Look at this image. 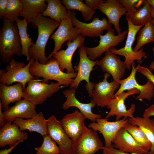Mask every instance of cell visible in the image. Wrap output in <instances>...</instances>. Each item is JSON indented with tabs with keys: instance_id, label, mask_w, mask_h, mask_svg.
Instances as JSON below:
<instances>
[{
	"instance_id": "obj_1",
	"label": "cell",
	"mask_w": 154,
	"mask_h": 154,
	"mask_svg": "<svg viewBox=\"0 0 154 154\" xmlns=\"http://www.w3.org/2000/svg\"><path fill=\"white\" fill-rule=\"evenodd\" d=\"M38 29V36L35 43L29 48L30 59L45 64L49 61L45 55V50L48 41L54 31L59 26L60 23L43 16L39 17L31 23Z\"/></svg>"
},
{
	"instance_id": "obj_2",
	"label": "cell",
	"mask_w": 154,
	"mask_h": 154,
	"mask_svg": "<svg viewBox=\"0 0 154 154\" xmlns=\"http://www.w3.org/2000/svg\"><path fill=\"white\" fill-rule=\"evenodd\" d=\"M3 19V27L0 30V58L9 63L14 55H23L18 28L15 21Z\"/></svg>"
},
{
	"instance_id": "obj_3",
	"label": "cell",
	"mask_w": 154,
	"mask_h": 154,
	"mask_svg": "<svg viewBox=\"0 0 154 154\" xmlns=\"http://www.w3.org/2000/svg\"><path fill=\"white\" fill-rule=\"evenodd\" d=\"M31 74L35 78H42V81L48 83L49 80H54L60 85L70 86L76 76L77 73H68L60 69L59 62L54 57L49 59L45 64L40 63L35 60L30 68Z\"/></svg>"
},
{
	"instance_id": "obj_4",
	"label": "cell",
	"mask_w": 154,
	"mask_h": 154,
	"mask_svg": "<svg viewBox=\"0 0 154 154\" xmlns=\"http://www.w3.org/2000/svg\"><path fill=\"white\" fill-rule=\"evenodd\" d=\"M35 61L31 59L25 65L24 62L13 58L5 69L0 70V83L9 86L15 82L19 83L24 89L28 82L35 78L30 71V66Z\"/></svg>"
},
{
	"instance_id": "obj_5",
	"label": "cell",
	"mask_w": 154,
	"mask_h": 154,
	"mask_svg": "<svg viewBox=\"0 0 154 154\" xmlns=\"http://www.w3.org/2000/svg\"><path fill=\"white\" fill-rule=\"evenodd\" d=\"M61 88L57 82H52L48 84L38 78H35L28 82L27 86L23 90V98L36 105L41 104Z\"/></svg>"
},
{
	"instance_id": "obj_6",
	"label": "cell",
	"mask_w": 154,
	"mask_h": 154,
	"mask_svg": "<svg viewBox=\"0 0 154 154\" xmlns=\"http://www.w3.org/2000/svg\"><path fill=\"white\" fill-rule=\"evenodd\" d=\"M128 25V34L125 45L123 47L119 49H116L115 47H112L109 49L111 52L116 55L124 56V62L127 69L130 70L132 64L134 61L137 60L141 62L143 58L147 57L146 52L142 48L137 51H135L132 48V45L135 39V36L140 29L144 25L136 26L133 25L127 18L125 17Z\"/></svg>"
},
{
	"instance_id": "obj_7",
	"label": "cell",
	"mask_w": 154,
	"mask_h": 154,
	"mask_svg": "<svg viewBox=\"0 0 154 154\" xmlns=\"http://www.w3.org/2000/svg\"><path fill=\"white\" fill-rule=\"evenodd\" d=\"M80 60L78 65L74 69L77 71V75L72 84L70 86V88H78L80 82L84 80L87 82L86 89L89 96L91 97L94 83L90 82V75L93 68L96 65V61H94L88 58L86 47L83 45L79 48Z\"/></svg>"
},
{
	"instance_id": "obj_8",
	"label": "cell",
	"mask_w": 154,
	"mask_h": 154,
	"mask_svg": "<svg viewBox=\"0 0 154 154\" xmlns=\"http://www.w3.org/2000/svg\"><path fill=\"white\" fill-rule=\"evenodd\" d=\"M131 68V73L129 76L119 81L120 87L115 94L113 98L116 97L125 90L135 88L140 92L139 95L137 97V100H140L143 99H146L148 101L151 100L154 97V84L148 80L146 83L143 85L139 84L135 78L137 66L135 67L134 62L132 64Z\"/></svg>"
},
{
	"instance_id": "obj_9",
	"label": "cell",
	"mask_w": 154,
	"mask_h": 154,
	"mask_svg": "<svg viewBox=\"0 0 154 154\" xmlns=\"http://www.w3.org/2000/svg\"><path fill=\"white\" fill-rule=\"evenodd\" d=\"M71 13L72 11L68 10L67 16L62 20L56 31L50 37L54 41L55 45L53 51L48 57L49 59L55 53L60 50L65 42H72L80 35L78 29L72 25Z\"/></svg>"
},
{
	"instance_id": "obj_10",
	"label": "cell",
	"mask_w": 154,
	"mask_h": 154,
	"mask_svg": "<svg viewBox=\"0 0 154 154\" xmlns=\"http://www.w3.org/2000/svg\"><path fill=\"white\" fill-rule=\"evenodd\" d=\"M104 146L96 131L86 127L73 143L70 154H95Z\"/></svg>"
},
{
	"instance_id": "obj_11",
	"label": "cell",
	"mask_w": 154,
	"mask_h": 154,
	"mask_svg": "<svg viewBox=\"0 0 154 154\" xmlns=\"http://www.w3.org/2000/svg\"><path fill=\"white\" fill-rule=\"evenodd\" d=\"M96 122H93L88 125L94 131H99L102 134L105 141V147H113L112 141L118 131L129 123L128 118H124L114 121H110L106 118H97Z\"/></svg>"
},
{
	"instance_id": "obj_12",
	"label": "cell",
	"mask_w": 154,
	"mask_h": 154,
	"mask_svg": "<svg viewBox=\"0 0 154 154\" xmlns=\"http://www.w3.org/2000/svg\"><path fill=\"white\" fill-rule=\"evenodd\" d=\"M139 93L138 90L134 88L128 90L126 92H123L116 97L112 98L107 105L106 107L110 109V111L105 118L108 119L111 116H115L116 121H118L122 117L125 118L133 117L135 105L132 104L130 108L127 110L125 101L129 96L139 94Z\"/></svg>"
},
{
	"instance_id": "obj_13",
	"label": "cell",
	"mask_w": 154,
	"mask_h": 154,
	"mask_svg": "<svg viewBox=\"0 0 154 154\" xmlns=\"http://www.w3.org/2000/svg\"><path fill=\"white\" fill-rule=\"evenodd\" d=\"M76 13L72 11L71 18L73 26L77 27L80 34L84 37H97L102 35L104 30L108 31L112 29V24L108 20L103 17L102 20L98 17L93 18L92 21L86 23L79 21L76 17Z\"/></svg>"
},
{
	"instance_id": "obj_14",
	"label": "cell",
	"mask_w": 154,
	"mask_h": 154,
	"mask_svg": "<svg viewBox=\"0 0 154 154\" xmlns=\"http://www.w3.org/2000/svg\"><path fill=\"white\" fill-rule=\"evenodd\" d=\"M47 135L58 145L60 154H70L73 143L63 128L60 121L52 115L46 119Z\"/></svg>"
},
{
	"instance_id": "obj_15",
	"label": "cell",
	"mask_w": 154,
	"mask_h": 154,
	"mask_svg": "<svg viewBox=\"0 0 154 154\" xmlns=\"http://www.w3.org/2000/svg\"><path fill=\"white\" fill-rule=\"evenodd\" d=\"M127 34L128 31L125 30L116 35L114 29H112L105 35H100L98 46L93 47H86L88 58L93 60L100 57L110 48L117 46L123 40Z\"/></svg>"
},
{
	"instance_id": "obj_16",
	"label": "cell",
	"mask_w": 154,
	"mask_h": 154,
	"mask_svg": "<svg viewBox=\"0 0 154 154\" xmlns=\"http://www.w3.org/2000/svg\"><path fill=\"white\" fill-rule=\"evenodd\" d=\"M110 76V74L105 73L103 81L94 84L91 101L98 106H106L109 102L113 98L116 90L120 87L119 82L114 81L108 82V79Z\"/></svg>"
},
{
	"instance_id": "obj_17",
	"label": "cell",
	"mask_w": 154,
	"mask_h": 154,
	"mask_svg": "<svg viewBox=\"0 0 154 154\" xmlns=\"http://www.w3.org/2000/svg\"><path fill=\"white\" fill-rule=\"evenodd\" d=\"M96 65L100 66L103 71L111 74L114 81L119 82L127 68L125 62L109 50L105 52L102 59L96 60Z\"/></svg>"
},
{
	"instance_id": "obj_18",
	"label": "cell",
	"mask_w": 154,
	"mask_h": 154,
	"mask_svg": "<svg viewBox=\"0 0 154 154\" xmlns=\"http://www.w3.org/2000/svg\"><path fill=\"white\" fill-rule=\"evenodd\" d=\"M86 118L78 110L65 116L60 121L65 132L73 143L80 136L86 127L84 124Z\"/></svg>"
},
{
	"instance_id": "obj_19",
	"label": "cell",
	"mask_w": 154,
	"mask_h": 154,
	"mask_svg": "<svg viewBox=\"0 0 154 154\" xmlns=\"http://www.w3.org/2000/svg\"><path fill=\"white\" fill-rule=\"evenodd\" d=\"M84 37L80 35L73 41H67V47L65 50H59L53 54L52 56L58 61L62 71L66 69L67 73L74 72L72 64V58L76 50L84 45Z\"/></svg>"
},
{
	"instance_id": "obj_20",
	"label": "cell",
	"mask_w": 154,
	"mask_h": 154,
	"mask_svg": "<svg viewBox=\"0 0 154 154\" xmlns=\"http://www.w3.org/2000/svg\"><path fill=\"white\" fill-rule=\"evenodd\" d=\"M113 147L125 153L144 154L149 153L138 144L124 127L117 132L112 141Z\"/></svg>"
},
{
	"instance_id": "obj_21",
	"label": "cell",
	"mask_w": 154,
	"mask_h": 154,
	"mask_svg": "<svg viewBox=\"0 0 154 154\" xmlns=\"http://www.w3.org/2000/svg\"><path fill=\"white\" fill-rule=\"evenodd\" d=\"M76 89L70 88L63 91V93L66 99L62 104V108L66 110L71 107H75L78 109L86 119H88L93 122L96 121L97 118H101L102 115L93 113L92 108L96 105L94 102L91 101L87 104L83 103L80 102L76 97Z\"/></svg>"
},
{
	"instance_id": "obj_22",
	"label": "cell",
	"mask_w": 154,
	"mask_h": 154,
	"mask_svg": "<svg viewBox=\"0 0 154 154\" xmlns=\"http://www.w3.org/2000/svg\"><path fill=\"white\" fill-rule=\"evenodd\" d=\"M98 9L107 17L108 21L114 25L118 34L121 33V30L119 25V21L127 11L119 0L104 1L99 4Z\"/></svg>"
},
{
	"instance_id": "obj_23",
	"label": "cell",
	"mask_w": 154,
	"mask_h": 154,
	"mask_svg": "<svg viewBox=\"0 0 154 154\" xmlns=\"http://www.w3.org/2000/svg\"><path fill=\"white\" fill-rule=\"evenodd\" d=\"M36 106L24 99L16 102L14 106L3 112L5 120L7 122L13 121L17 118L30 119L37 114Z\"/></svg>"
},
{
	"instance_id": "obj_24",
	"label": "cell",
	"mask_w": 154,
	"mask_h": 154,
	"mask_svg": "<svg viewBox=\"0 0 154 154\" xmlns=\"http://www.w3.org/2000/svg\"><path fill=\"white\" fill-rule=\"evenodd\" d=\"M11 122H7L0 129V147L8 145L10 147L19 141L23 142L28 138V134L24 131H21L19 127Z\"/></svg>"
},
{
	"instance_id": "obj_25",
	"label": "cell",
	"mask_w": 154,
	"mask_h": 154,
	"mask_svg": "<svg viewBox=\"0 0 154 154\" xmlns=\"http://www.w3.org/2000/svg\"><path fill=\"white\" fill-rule=\"evenodd\" d=\"M13 122L19 127L21 131L28 130L30 132L32 131L37 132L43 136L47 135L46 119H45L41 112L30 119H25L20 118H17Z\"/></svg>"
},
{
	"instance_id": "obj_26",
	"label": "cell",
	"mask_w": 154,
	"mask_h": 154,
	"mask_svg": "<svg viewBox=\"0 0 154 154\" xmlns=\"http://www.w3.org/2000/svg\"><path fill=\"white\" fill-rule=\"evenodd\" d=\"M23 90L22 85L19 83L10 86L0 83V101L2 109L6 111L10 108V104L21 100L23 97Z\"/></svg>"
},
{
	"instance_id": "obj_27",
	"label": "cell",
	"mask_w": 154,
	"mask_h": 154,
	"mask_svg": "<svg viewBox=\"0 0 154 154\" xmlns=\"http://www.w3.org/2000/svg\"><path fill=\"white\" fill-rule=\"evenodd\" d=\"M21 0L23 7L19 16L23 17L30 23L39 17L42 16L47 6L44 0Z\"/></svg>"
},
{
	"instance_id": "obj_28",
	"label": "cell",
	"mask_w": 154,
	"mask_h": 154,
	"mask_svg": "<svg viewBox=\"0 0 154 154\" xmlns=\"http://www.w3.org/2000/svg\"><path fill=\"white\" fill-rule=\"evenodd\" d=\"M129 123L139 127L144 132L151 143L149 154H154V119L140 117L129 118Z\"/></svg>"
},
{
	"instance_id": "obj_29",
	"label": "cell",
	"mask_w": 154,
	"mask_h": 154,
	"mask_svg": "<svg viewBox=\"0 0 154 154\" xmlns=\"http://www.w3.org/2000/svg\"><path fill=\"white\" fill-rule=\"evenodd\" d=\"M47 8L42 16H48L52 19L60 23L67 15V11L60 0H46Z\"/></svg>"
},
{
	"instance_id": "obj_30",
	"label": "cell",
	"mask_w": 154,
	"mask_h": 154,
	"mask_svg": "<svg viewBox=\"0 0 154 154\" xmlns=\"http://www.w3.org/2000/svg\"><path fill=\"white\" fill-rule=\"evenodd\" d=\"M15 21L18 28L23 55L26 57L27 61H29L30 60L29 49L34 43L33 42V40L27 34V29L29 23L25 18L21 20L17 17Z\"/></svg>"
},
{
	"instance_id": "obj_31",
	"label": "cell",
	"mask_w": 154,
	"mask_h": 154,
	"mask_svg": "<svg viewBox=\"0 0 154 154\" xmlns=\"http://www.w3.org/2000/svg\"><path fill=\"white\" fill-rule=\"evenodd\" d=\"M152 42H154V21L151 18L139 30L133 50L137 51L143 45Z\"/></svg>"
},
{
	"instance_id": "obj_32",
	"label": "cell",
	"mask_w": 154,
	"mask_h": 154,
	"mask_svg": "<svg viewBox=\"0 0 154 154\" xmlns=\"http://www.w3.org/2000/svg\"><path fill=\"white\" fill-rule=\"evenodd\" d=\"M61 3L68 10H77L82 13V16L86 21L93 18L96 13L89 7L82 0H62Z\"/></svg>"
},
{
	"instance_id": "obj_33",
	"label": "cell",
	"mask_w": 154,
	"mask_h": 154,
	"mask_svg": "<svg viewBox=\"0 0 154 154\" xmlns=\"http://www.w3.org/2000/svg\"><path fill=\"white\" fill-rule=\"evenodd\" d=\"M126 17L136 26L144 25L151 18L150 6L146 1L135 12L131 14L126 13Z\"/></svg>"
},
{
	"instance_id": "obj_34",
	"label": "cell",
	"mask_w": 154,
	"mask_h": 154,
	"mask_svg": "<svg viewBox=\"0 0 154 154\" xmlns=\"http://www.w3.org/2000/svg\"><path fill=\"white\" fill-rule=\"evenodd\" d=\"M124 128L138 144L149 152L151 148V143L139 127L129 123Z\"/></svg>"
},
{
	"instance_id": "obj_35",
	"label": "cell",
	"mask_w": 154,
	"mask_h": 154,
	"mask_svg": "<svg viewBox=\"0 0 154 154\" xmlns=\"http://www.w3.org/2000/svg\"><path fill=\"white\" fill-rule=\"evenodd\" d=\"M23 3L20 0H9L2 19L15 21L23 9Z\"/></svg>"
},
{
	"instance_id": "obj_36",
	"label": "cell",
	"mask_w": 154,
	"mask_h": 154,
	"mask_svg": "<svg viewBox=\"0 0 154 154\" xmlns=\"http://www.w3.org/2000/svg\"><path fill=\"white\" fill-rule=\"evenodd\" d=\"M43 137L42 145L35 149L37 151L35 154H60V148L56 143L48 135Z\"/></svg>"
},
{
	"instance_id": "obj_37",
	"label": "cell",
	"mask_w": 154,
	"mask_h": 154,
	"mask_svg": "<svg viewBox=\"0 0 154 154\" xmlns=\"http://www.w3.org/2000/svg\"><path fill=\"white\" fill-rule=\"evenodd\" d=\"M125 9L127 13H133L142 6L145 3V0H119Z\"/></svg>"
},
{
	"instance_id": "obj_38",
	"label": "cell",
	"mask_w": 154,
	"mask_h": 154,
	"mask_svg": "<svg viewBox=\"0 0 154 154\" xmlns=\"http://www.w3.org/2000/svg\"><path fill=\"white\" fill-rule=\"evenodd\" d=\"M152 71L149 68L141 66L140 64L137 66V72L145 76L148 80H150L154 85V75L152 72Z\"/></svg>"
},
{
	"instance_id": "obj_39",
	"label": "cell",
	"mask_w": 154,
	"mask_h": 154,
	"mask_svg": "<svg viewBox=\"0 0 154 154\" xmlns=\"http://www.w3.org/2000/svg\"><path fill=\"white\" fill-rule=\"evenodd\" d=\"M103 154H139L136 153H127L122 152L119 150L114 148L113 147L108 148L104 146L102 149ZM144 154H149V153Z\"/></svg>"
},
{
	"instance_id": "obj_40",
	"label": "cell",
	"mask_w": 154,
	"mask_h": 154,
	"mask_svg": "<svg viewBox=\"0 0 154 154\" xmlns=\"http://www.w3.org/2000/svg\"><path fill=\"white\" fill-rule=\"evenodd\" d=\"M104 1L103 0H86L85 4L92 10L95 11L98 9L99 4Z\"/></svg>"
},
{
	"instance_id": "obj_41",
	"label": "cell",
	"mask_w": 154,
	"mask_h": 154,
	"mask_svg": "<svg viewBox=\"0 0 154 154\" xmlns=\"http://www.w3.org/2000/svg\"><path fill=\"white\" fill-rule=\"evenodd\" d=\"M153 116H154V104L146 108L143 114V117H150Z\"/></svg>"
},
{
	"instance_id": "obj_42",
	"label": "cell",
	"mask_w": 154,
	"mask_h": 154,
	"mask_svg": "<svg viewBox=\"0 0 154 154\" xmlns=\"http://www.w3.org/2000/svg\"><path fill=\"white\" fill-rule=\"evenodd\" d=\"M9 0H0V19L2 18L7 7Z\"/></svg>"
},
{
	"instance_id": "obj_43",
	"label": "cell",
	"mask_w": 154,
	"mask_h": 154,
	"mask_svg": "<svg viewBox=\"0 0 154 154\" xmlns=\"http://www.w3.org/2000/svg\"><path fill=\"white\" fill-rule=\"evenodd\" d=\"M2 109L1 102L0 101V127L1 128L4 126L7 123L5 120Z\"/></svg>"
},
{
	"instance_id": "obj_44",
	"label": "cell",
	"mask_w": 154,
	"mask_h": 154,
	"mask_svg": "<svg viewBox=\"0 0 154 154\" xmlns=\"http://www.w3.org/2000/svg\"><path fill=\"white\" fill-rule=\"evenodd\" d=\"M15 147V145H13L10 147V148L8 149L6 148L3 150H1L0 151V154H9L12 151Z\"/></svg>"
},
{
	"instance_id": "obj_45",
	"label": "cell",
	"mask_w": 154,
	"mask_h": 154,
	"mask_svg": "<svg viewBox=\"0 0 154 154\" xmlns=\"http://www.w3.org/2000/svg\"><path fill=\"white\" fill-rule=\"evenodd\" d=\"M146 1L151 7L154 9V0H147Z\"/></svg>"
},
{
	"instance_id": "obj_46",
	"label": "cell",
	"mask_w": 154,
	"mask_h": 154,
	"mask_svg": "<svg viewBox=\"0 0 154 154\" xmlns=\"http://www.w3.org/2000/svg\"><path fill=\"white\" fill-rule=\"evenodd\" d=\"M150 10L152 18L154 21V9L150 7Z\"/></svg>"
},
{
	"instance_id": "obj_47",
	"label": "cell",
	"mask_w": 154,
	"mask_h": 154,
	"mask_svg": "<svg viewBox=\"0 0 154 154\" xmlns=\"http://www.w3.org/2000/svg\"><path fill=\"white\" fill-rule=\"evenodd\" d=\"M149 68L152 70H154V61L151 63L149 66Z\"/></svg>"
},
{
	"instance_id": "obj_48",
	"label": "cell",
	"mask_w": 154,
	"mask_h": 154,
	"mask_svg": "<svg viewBox=\"0 0 154 154\" xmlns=\"http://www.w3.org/2000/svg\"><path fill=\"white\" fill-rule=\"evenodd\" d=\"M153 52L154 53V46L153 48Z\"/></svg>"
}]
</instances>
